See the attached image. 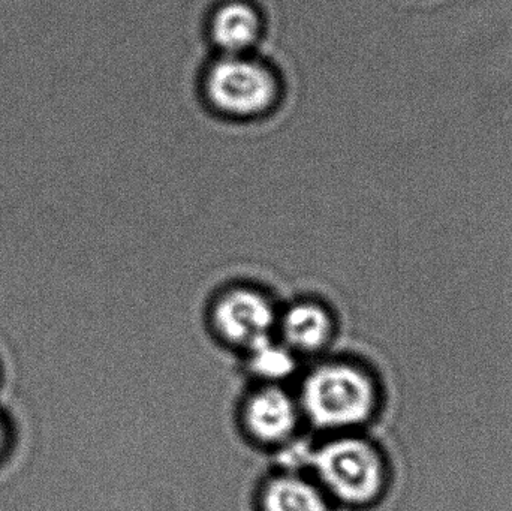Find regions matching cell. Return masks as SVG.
<instances>
[{"mask_svg":"<svg viewBox=\"0 0 512 511\" xmlns=\"http://www.w3.org/2000/svg\"><path fill=\"white\" fill-rule=\"evenodd\" d=\"M210 110L224 119H267L279 107L282 83L270 63L256 54H216L201 80Z\"/></svg>","mask_w":512,"mask_h":511,"instance_id":"6da1fadb","label":"cell"},{"mask_svg":"<svg viewBox=\"0 0 512 511\" xmlns=\"http://www.w3.org/2000/svg\"><path fill=\"white\" fill-rule=\"evenodd\" d=\"M300 401L318 428H354L369 422L378 410L379 390L369 372L348 363H330L304 380Z\"/></svg>","mask_w":512,"mask_h":511,"instance_id":"7a4b0ae2","label":"cell"},{"mask_svg":"<svg viewBox=\"0 0 512 511\" xmlns=\"http://www.w3.org/2000/svg\"><path fill=\"white\" fill-rule=\"evenodd\" d=\"M310 461L325 489L349 506H369L384 494L388 483L384 455L361 438L330 441Z\"/></svg>","mask_w":512,"mask_h":511,"instance_id":"3957f363","label":"cell"},{"mask_svg":"<svg viewBox=\"0 0 512 511\" xmlns=\"http://www.w3.org/2000/svg\"><path fill=\"white\" fill-rule=\"evenodd\" d=\"M213 323L222 338L249 350L262 339L270 338L276 314L262 294L239 288L224 294L216 303Z\"/></svg>","mask_w":512,"mask_h":511,"instance_id":"277c9868","label":"cell"},{"mask_svg":"<svg viewBox=\"0 0 512 511\" xmlns=\"http://www.w3.org/2000/svg\"><path fill=\"white\" fill-rule=\"evenodd\" d=\"M264 32V17L251 0H222L207 20V39L215 54L255 53Z\"/></svg>","mask_w":512,"mask_h":511,"instance_id":"5b68a950","label":"cell"},{"mask_svg":"<svg viewBox=\"0 0 512 511\" xmlns=\"http://www.w3.org/2000/svg\"><path fill=\"white\" fill-rule=\"evenodd\" d=\"M245 425L261 443L285 441L297 426L298 411L294 399L279 387H267L246 402Z\"/></svg>","mask_w":512,"mask_h":511,"instance_id":"8992f818","label":"cell"},{"mask_svg":"<svg viewBox=\"0 0 512 511\" xmlns=\"http://www.w3.org/2000/svg\"><path fill=\"white\" fill-rule=\"evenodd\" d=\"M283 339L289 350L310 353L327 345L333 333L330 314L316 303H297L291 306L280 321Z\"/></svg>","mask_w":512,"mask_h":511,"instance_id":"52a82bcc","label":"cell"},{"mask_svg":"<svg viewBox=\"0 0 512 511\" xmlns=\"http://www.w3.org/2000/svg\"><path fill=\"white\" fill-rule=\"evenodd\" d=\"M262 511H328L324 494L295 476L271 480L262 492Z\"/></svg>","mask_w":512,"mask_h":511,"instance_id":"ba28073f","label":"cell"},{"mask_svg":"<svg viewBox=\"0 0 512 511\" xmlns=\"http://www.w3.org/2000/svg\"><path fill=\"white\" fill-rule=\"evenodd\" d=\"M249 366L258 377L279 381L285 380L295 371V360L288 347L265 338L249 348Z\"/></svg>","mask_w":512,"mask_h":511,"instance_id":"9c48e42d","label":"cell"},{"mask_svg":"<svg viewBox=\"0 0 512 511\" xmlns=\"http://www.w3.org/2000/svg\"><path fill=\"white\" fill-rule=\"evenodd\" d=\"M3 443H5V429H3V423L0 420V449H2Z\"/></svg>","mask_w":512,"mask_h":511,"instance_id":"30bf717a","label":"cell"}]
</instances>
